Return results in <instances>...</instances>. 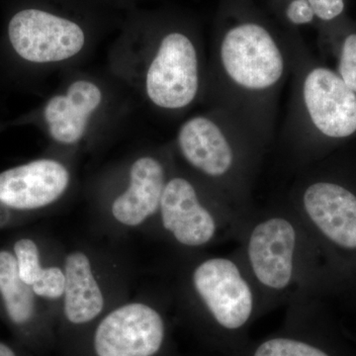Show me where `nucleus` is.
Returning a JSON list of instances; mask_svg holds the SVG:
<instances>
[{
    "label": "nucleus",
    "instance_id": "1",
    "mask_svg": "<svg viewBox=\"0 0 356 356\" xmlns=\"http://www.w3.org/2000/svg\"><path fill=\"white\" fill-rule=\"evenodd\" d=\"M289 74L285 38L261 20L234 17L218 33L204 95L210 109L226 114L266 151Z\"/></svg>",
    "mask_w": 356,
    "mask_h": 356
},
{
    "label": "nucleus",
    "instance_id": "2",
    "mask_svg": "<svg viewBox=\"0 0 356 356\" xmlns=\"http://www.w3.org/2000/svg\"><path fill=\"white\" fill-rule=\"evenodd\" d=\"M291 95L282 137L299 161L321 139L356 133V95L334 70L318 65L298 36L285 37Z\"/></svg>",
    "mask_w": 356,
    "mask_h": 356
},
{
    "label": "nucleus",
    "instance_id": "3",
    "mask_svg": "<svg viewBox=\"0 0 356 356\" xmlns=\"http://www.w3.org/2000/svg\"><path fill=\"white\" fill-rule=\"evenodd\" d=\"M175 143L185 163L229 205L248 198L264 149L226 114L209 109L191 117Z\"/></svg>",
    "mask_w": 356,
    "mask_h": 356
},
{
    "label": "nucleus",
    "instance_id": "4",
    "mask_svg": "<svg viewBox=\"0 0 356 356\" xmlns=\"http://www.w3.org/2000/svg\"><path fill=\"white\" fill-rule=\"evenodd\" d=\"M206 79L198 44L184 32H168L147 58L145 93L156 108L184 111L205 95Z\"/></svg>",
    "mask_w": 356,
    "mask_h": 356
},
{
    "label": "nucleus",
    "instance_id": "5",
    "mask_svg": "<svg viewBox=\"0 0 356 356\" xmlns=\"http://www.w3.org/2000/svg\"><path fill=\"white\" fill-rule=\"evenodd\" d=\"M168 339V325L156 309L129 303L93 327L79 356H165Z\"/></svg>",
    "mask_w": 356,
    "mask_h": 356
},
{
    "label": "nucleus",
    "instance_id": "6",
    "mask_svg": "<svg viewBox=\"0 0 356 356\" xmlns=\"http://www.w3.org/2000/svg\"><path fill=\"white\" fill-rule=\"evenodd\" d=\"M294 221L287 214H268L248 233V266L255 283L267 292L280 294L296 282L302 236Z\"/></svg>",
    "mask_w": 356,
    "mask_h": 356
},
{
    "label": "nucleus",
    "instance_id": "7",
    "mask_svg": "<svg viewBox=\"0 0 356 356\" xmlns=\"http://www.w3.org/2000/svg\"><path fill=\"white\" fill-rule=\"evenodd\" d=\"M191 280L211 323L220 332L236 334L252 321L254 290L233 259L225 257L205 259L194 268Z\"/></svg>",
    "mask_w": 356,
    "mask_h": 356
},
{
    "label": "nucleus",
    "instance_id": "8",
    "mask_svg": "<svg viewBox=\"0 0 356 356\" xmlns=\"http://www.w3.org/2000/svg\"><path fill=\"white\" fill-rule=\"evenodd\" d=\"M213 192L209 188L204 195L197 184L184 175L168 178L159 213L163 228L180 245L200 248L217 238L218 210L229 204Z\"/></svg>",
    "mask_w": 356,
    "mask_h": 356
},
{
    "label": "nucleus",
    "instance_id": "9",
    "mask_svg": "<svg viewBox=\"0 0 356 356\" xmlns=\"http://www.w3.org/2000/svg\"><path fill=\"white\" fill-rule=\"evenodd\" d=\"M8 35L16 53L36 64L65 62L79 55L86 44L81 26L38 9L15 14Z\"/></svg>",
    "mask_w": 356,
    "mask_h": 356
},
{
    "label": "nucleus",
    "instance_id": "10",
    "mask_svg": "<svg viewBox=\"0 0 356 356\" xmlns=\"http://www.w3.org/2000/svg\"><path fill=\"white\" fill-rule=\"evenodd\" d=\"M293 205L300 217L334 245L356 250V195L336 182L300 180L293 193Z\"/></svg>",
    "mask_w": 356,
    "mask_h": 356
},
{
    "label": "nucleus",
    "instance_id": "11",
    "mask_svg": "<svg viewBox=\"0 0 356 356\" xmlns=\"http://www.w3.org/2000/svg\"><path fill=\"white\" fill-rule=\"evenodd\" d=\"M70 172L56 159L30 161L0 173V205L13 212L42 209L69 187Z\"/></svg>",
    "mask_w": 356,
    "mask_h": 356
},
{
    "label": "nucleus",
    "instance_id": "12",
    "mask_svg": "<svg viewBox=\"0 0 356 356\" xmlns=\"http://www.w3.org/2000/svg\"><path fill=\"white\" fill-rule=\"evenodd\" d=\"M38 297L21 280L10 248L0 250V306L7 325L28 350L48 346L51 334L37 303Z\"/></svg>",
    "mask_w": 356,
    "mask_h": 356
},
{
    "label": "nucleus",
    "instance_id": "13",
    "mask_svg": "<svg viewBox=\"0 0 356 356\" xmlns=\"http://www.w3.org/2000/svg\"><path fill=\"white\" fill-rule=\"evenodd\" d=\"M102 102V88L88 79H77L64 93L54 95L44 109L51 139L65 146L81 142Z\"/></svg>",
    "mask_w": 356,
    "mask_h": 356
},
{
    "label": "nucleus",
    "instance_id": "14",
    "mask_svg": "<svg viewBox=\"0 0 356 356\" xmlns=\"http://www.w3.org/2000/svg\"><path fill=\"white\" fill-rule=\"evenodd\" d=\"M168 178L161 159L144 156L136 159L129 172L127 188L112 203V216L128 227L146 222L159 212Z\"/></svg>",
    "mask_w": 356,
    "mask_h": 356
},
{
    "label": "nucleus",
    "instance_id": "15",
    "mask_svg": "<svg viewBox=\"0 0 356 356\" xmlns=\"http://www.w3.org/2000/svg\"><path fill=\"white\" fill-rule=\"evenodd\" d=\"M64 317L72 327L92 324L104 309V296L88 255L72 252L65 261Z\"/></svg>",
    "mask_w": 356,
    "mask_h": 356
},
{
    "label": "nucleus",
    "instance_id": "16",
    "mask_svg": "<svg viewBox=\"0 0 356 356\" xmlns=\"http://www.w3.org/2000/svg\"><path fill=\"white\" fill-rule=\"evenodd\" d=\"M10 250L15 257L21 280L32 290L43 282L51 273L53 266H43L38 243L29 236L17 238Z\"/></svg>",
    "mask_w": 356,
    "mask_h": 356
},
{
    "label": "nucleus",
    "instance_id": "17",
    "mask_svg": "<svg viewBox=\"0 0 356 356\" xmlns=\"http://www.w3.org/2000/svg\"><path fill=\"white\" fill-rule=\"evenodd\" d=\"M250 356H332L318 344L301 337L277 336L264 339Z\"/></svg>",
    "mask_w": 356,
    "mask_h": 356
},
{
    "label": "nucleus",
    "instance_id": "18",
    "mask_svg": "<svg viewBox=\"0 0 356 356\" xmlns=\"http://www.w3.org/2000/svg\"><path fill=\"white\" fill-rule=\"evenodd\" d=\"M337 74L356 95V34L343 40L339 56Z\"/></svg>",
    "mask_w": 356,
    "mask_h": 356
},
{
    "label": "nucleus",
    "instance_id": "19",
    "mask_svg": "<svg viewBox=\"0 0 356 356\" xmlns=\"http://www.w3.org/2000/svg\"><path fill=\"white\" fill-rule=\"evenodd\" d=\"M282 16L288 24L294 27L310 25L316 18L307 0H285L282 3Z\"/></svg>",
    "mask_w": 356,
    "mask_h": 356
},
{
    "label": "nucleus",
    "instance_id": "20",
    "mask_svg": "<svg viewBox=\"0 0 356 356\" xmlns=\"http://www.w3.org/2000/svg\"><path fill=\"white\" fill-rule=\"evenodd\" d=\"M313 9L316 18L332 21L339 17L344 10V0H307Z\"/></svg>",
    "mask_w": 356,
    "mask_h": 356
},
{
    "label": "nucleus",
    "instance_id": "21",
    "mask_svg": "<svg viewBox=\"0 0 356 356\" xmlns=\"http://www.w3.org/2000/svg\"><path fill=\"white\" fill-rule=\"evenodd\" d=\"M0 356H31L20 343H7L0 339Z\"/></svg>",
    "mask_w": 356,
    "mask_h": 356
}]
</instances>
